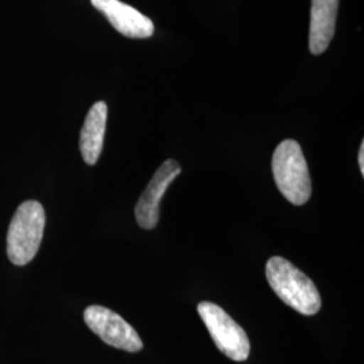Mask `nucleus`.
<instances>
[{
  "instance_id": "3",
  "label": "nucleus",
  "mask_w": 364,
  "mask_h": 364,
  "mask_svg": "<svg viewBox=\"0 0 364 364\" xmlns=\"http://www.w3.org/2000/svg\"><path fill=\"white\" fill-rule=\"evenodd\" d=\"M45 209L38 201L21 204L7 232V255L16 266H25L38 252L45 231Z\"/></svg>"
},
{
  "instance_id": "8",
  "label": "nucleus",
  "mask_w": 364,
  "mask_h": 364,
  "mask_svg": "<svg viewBox=\"0 0 364 364\" xmlns=\"http://www.w3.org/2000/svg\"><path fill=\"white\" fill-rule=\"evenodd\" d=\"M338 0H312L309 49L314 55L326 52L335 36Z\"/></svg>"
},
{
  "instance_id": "10",
  "label": "nucleus",
  "mask_w": 364,
  "mask_h": 364,
  "mask_svg": "<svg viewBox=\"0 0 364 364\" xmlns=\"http://www.w3.org/2000/svg\"><path fill=\"white\" fill-rule=\"evenodd\" d=\"M358 161H359V166H360V171H362V176H364V144L362 142L360 144V150H359V156H358Z\"/></svg>"
},
{
  "instance_id": "9",
  "label": "nucleus",
  "mask_w": 364,
  "mask_h": 364,
  "mask_svg": "<svg viewBox=\"0 0 364 364\" xmlns=\"http://www.w3.org/2000/svg\"><path fill=\"white\" fill-rule=\"evenodd\" d=\"M108 108L105 102L93 105L80 134V150L85 164L95 165L103 151Z\"/></svg>"
},
{
  "instance_id": "2",
  "label": "nucleus",
  "mask_w": 364,
  "mask_h": 364,
  "mask_svg": "<svg viewBox=\"0 0 364 364\" xmlns=\"http://www.w3.org/2000/svg\"><path fill=\"white\" fill-rule=\"evenodd\" d=\"M274 180L287 201L302 205L312 196V181L299 142L287 139L278 144L272 159Z\"/></svg>"
},
{
  "instance_id": "5",
  "label": "nucleus",
  "mask_w": 364,
  "mask_h": 364,
  "mask_svg": "<svg viewBox=\"0 0 364 364\" xmlns=\"http://www.w3.org/2000/svg\"><path fill=\"white\" fill-rule=\"evenodd\" d=\"M84 320L92 332L111 347L127 352H138L144 348L138 332L122 316L108 308L91 305L84 312Z\"/></svg>"
},
{
  "instance_id": "1",
  "label": "nucleus",
  "mask_w": 364,
  "mask_h": 364,
  "mask_svg": "<svg viewBox=\"0 0 364 364\" xmlns=\"http://www.w3.org/2000/svg\"><path fill=\"white\" fill-rule=\"evenodd\" d=\"M266 278L274 293L294 311L313 316L321 309V297L312 279L285 258L267 260Z\"/></svg>"
},
{
  "instance_id": "4",
  "label": "nucleus",
  "mask_w": 364,
  "mask_h": 364,
  "mask_svg": "<svg viewBox=\"0 0 364 364\" xmlns=\"http://www.w3.org/2000/svg\"><path fill=\"white\" fill-rule=\"evenodd\" d=\"M197 312L207 326L219 351L235 362H245L250 355V340L245 329L219 305L203 301Z\"/></svg>"
},
{
  "instance_id": "7",
  "label": "nucleus",
  "mask_w": 364,
  "mask_h": 364,
  "mask_svg": "<svg viewBox=\"0 0 364 364\" xmlns=\"http://www.w3.org/2000/svg\"><path fill=\"white\" fill-rule=\"evenodd\" d=\"M92 6L105 14L108 22L129 38H149L154 34L150 18L120 0H91Z\"/></svg>"
},
{
  "instance_id": "6",
  "label": "nucleus",
  "mask_w": 364,
  "mask_h": 364,
  "mask_svg": "<svg viewBox=\"0 0 364 364\" xmlns=\"http://www.w3.org/2000/svg\"><path fill=\"white\" fill-rule=\"evenodd\" d=\"M181 173V166L177 161H165L149 182L146 191L136 203L135 218L141 228L153 230L159 221V204L168 191L170 183L174 181Z\"/></svg>"
}]
</instances>
